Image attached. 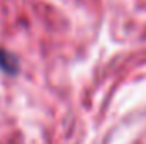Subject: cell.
Listing matches in <instances>:
<instances>
[{"mask_svg":"<svg viewBox=\"0 0 146 144\" xmlns=\"http://www.w3.org/2000/svg\"><path fill=\"white\" fill-rule=\"evenodd\" d=\"M0 70H3L9 75H15L19 71V59L12 53L0 49Z\"/></svg>","mask_w":146,"mask_h":144,"instance_id":"1","label":"cell"}]
</instances>
